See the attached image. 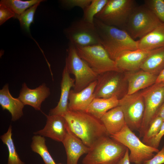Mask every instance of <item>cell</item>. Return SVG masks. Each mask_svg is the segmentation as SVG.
I'll use <instances>...</instances> for the list:
<instances>
[{
    "mask_svg": "<svg viewBox=\"0 0 164 164\" xmlns=\"http://www.w3.org/2000/svg\"><path fill=\"white\" fill-rule=\"evenodd\" d=\"M164 163V146L152 158L143 164H162Z\"/></svg>",
    "mask_w": 164,
    "mask_h": 164,
    "instance_id": "cell-35",
    "label": "cell"
},
{
    "mask_svg": "<svg viewBox=\"0 0 164 164\" xmlns=\"http://www.w3.org/2000/svg\"><path fill=\"white\" fill-rule=\"evenodd\" d=\"M163 122L161 118L155 116L151 122L143 137L142 142L146 144L154 138L159 133Z\"/></svg>",
    "mask_w": 164,
    "mask_h": 164,
    "instance_id": "cell-30",
    "label": "cell"
},
{
    "mask_svg": "<svg viewBox=\"0 0 164 164\" xmlns=\"http://www.w3.org/2000/svg\"><path fill=\"white\" fill-rule=\"evenodd\" d=\"M135 6L133 0H108L94 18L107 25L125 30L129 16Z\"/></svg>",
    "mask_w": 164,
    "mask_h": 164,
    "instance_id": "cell-7",
    "label": "cell"
},
{
    "mask_svg": "<svg viewBox=\"0 0 164 164\" xmlns=\"http://www.w3.org/2000/svg\"><path fill=\"white\" fill-rule=\"evenodd\" d=\"M164 68V46L151 50L140 70L158 76Z\"/></svg>",
    "mask_w": 164,
    "mask_h": 164,
    "instance_id": "cell-24",
    "label": "cell"
},
{
    "mask_svg": "<svg viewBox=\"0 0 164 164\" xmlns=\"http://www.w3.org/2000/svg\"><path fill=\"white\" fill-rule=\"evenodd\" d=\"M118 106L122 110L128 126L132 131H138L142 123L145 109L141 92L126 94L119 100Z\"/></svg>",
    "mask_w": 164,
    "mask_h": 164,
    "instance_id": "cell-11",
    "label": "cell"
},
{
    "mask_svg": "<svg viewBox=\"0 0 164 164\" xmlns=\"http://www.w3.org/2000/svg\"><path fill=\"white\" fill-rule=\"evenodd\" d=\"M109 136L130 150V161L135 164H143L152 158L154 153L159 151L158 149L147 145L141 141L127 125L120 132Z\"/></svg>",
    "mask_w": 164,
    "mask_h": 164,
    "instance_id": "cell-4",
    "label": "cell"
},
{
    "mask_svg": "<svg viewBox=\"0 0 164 164\" xmlns=\"http://www.w3.org/2000/svg\"><path fill=\"white\" fill-rule=\"evenodd\" d=\"M151 51L139 49L127 51L118 57L114 61L122 72L137 71L140 70L142 65Z\"/></svg>",
    "mask_w": 164,
    "mask_h": 164,
    "instance_id": "cell-14",
    "label": "cell"
},
{
    "mask_svg": "<svg viewBox=\"0 0 164 164\" xmlns=\"http://www.w3.org/2000/svg\"><path fill=\"white\" fill-rule=\"evenodd\" d=\"M155 116L161 118L164 121V101L158 110Z\"/></svg>",
    "mask_w": 164,
    "mask_h": 164,
    "instance_id": "cell-37",
    "label": "cell"
},
{
    "mask_svg": "<svg viewBox=\"0 0 164 164\" xmlns=\"http://www.w3.org/2000/svg\"><path fill=\"white\" fill-rule=\"evenodd\" d=\"M108 0H92L89 5L84 10L82 19L89 22L94 23L95 15L102 9Z\"/></svg>",
    "mask_w": 164,
    "mask_h": 164,
    "instance_id": "cell-28",
    "label": "cell"
},
{
    "mask_svg": "<svg viewBox=\"0 0 164 164\" xmlns=\"http://www.w3.org/2000/svg\"><path fill=\"white\" fill-rule=\"evenodd\" d=\"M62 142L66 152L67 164H78L80 157L91 149L70 131L68 126L67 134Z\"/></svg>",
    "mask_w": 164,
    "mask_h": 164,
    "instance_id": "cell-17",
    "label": "cell"
},
{
    "mask_svg": "<svg viewBox=\"0 0 164 164\" xmlns=\"http://www.w3.org/2000/svg\"><path fill=\"white\" fill-rule=\"evenodd\" d=\"M100 120L109 136L120 132L126 125L123 111L119 106L107 112Z\"/></svg>",
    "mask_w": 164,
    "mask_h": 164,
    "instance_id": "cell-21",
    "label": "cell"
},
{
    "mask_svg": "<svg viewBox=\"0 0 164 164\" xmlns=\"http://www.w3.org/2000/svg\"><path fill=\"white\" fill-rule=\"evenodd\" d=\"M164 84V68L158 75L155 83Z\"/></svg>",
    "mask_w": 164,
    "mask_h": 164,
    "instance_id": "cell-38",
    "label": "cell"
},
{
    "mask_svg": "<svg viewBox=\"0 0 164 164\" xmlns=\"http://www.w3.org/2000/svg\"><path fill=\"white\" fill-rule=\"evenodd\" d=\"M67 51L65 66L69 73L74 76L73 90L78 92L96 80L98 75L80 57L74 45L70 43Z\"/></svg>",
    "mask_w": 164,
    "mask_h": 164,
    "instance_id": "cell-5",
    "label": "cell"
},
{
    "mask_svg": "<svg viewBox=\"0 0 164 164\" xmlns=\"http://www.w3.org/2000/svg\"><path fill=\"white\" fill-rule=\"evenodd\" d=\"M40 3L31 6L20 15H15L14 18L19 21L21 26L28 33H30V27L34 21V15Z\"/></svg>",
    "mask_w": 164,
    "mask_h": 164,
    "instance_id": "cell-29",
    "label": "cell"
},
{
    "mask_svg": "<svg viewBox=\"0 0 164 164\" xmlns=\"http://www.w3.org/2000/svg\"><path fill=\"white\" fill-rule=\"evenodd\" d=\"M64 33L70 43L75 46L85 47L101 44L94 23L87 22L82 18L73 22L64 30Z\"/></svg>",
    "mask_w": 164,
    "mask_h": 164,
    "instance_id": "cell-10",
    "label": "cell"
},
{
    "mask_svg": "<svg viewBox=\"0 0 164 164\" xmlns=\"http://www.w3.org/2000/svg\"><path fill=\"white\" fill-rule=\"evenodd\" d=\"M164 135V121L160 130L157 135L146 144V145L158 149L162 137Z\"/></svg>",
    "mask_w": 164,
    "mask_h": 164,
    "instance_id": "cell-34",
    "label": "cell"
},
{
    "mask_svg": "<svg viewBox=\"0 0 164 164\" xmlns=\"http://www.w3.org/2000/svg\"><path fill=\"white\" fill-rule=\"evenodd\" d=\"M119 102V99L116 97L94 98L85 111L100 119L107 112L118 106Z\"/></svg>",
    "mask_w": 164,
    "mask_h": 164,
    "instance_id": "cell-23",
    "label": "cell"
},
{
    "mask_svg": "<svg viewBox=\"0 0 164 164\" xmlns=\"http://www.w3.org/2000/svg\"><path fill=\"white\" fill-rule=\"evenodd\" d=\"M74 79L72 78L65 66L62 74L60 84L61 94L60 100L56 106L51 109L49 115L63 116L69 111V97L71 89L74 85Z\"/></svg>",
    "mask_w": 164,
    "mask_h": 164,
    "instance_id": "cell-19",
    "label": "cell"
},
{
    "mask_svg": "<svg viewBox=\"0 0 164 164\" xmlns=\"http://www.w3.org/2000/svg\"><path fill=\"white\" fill-rule=\"evenodd\" d=\"M50 94V89L43 83L34 89L29 88L23 83L18 98L24 105H29L36 110H41L42 103Z\"/></svg>",
    "mask_w": 164,
    "mask_h": 164,
    "instance_id": "cell-15",
    "label": "cell"
},
{
    "mask_svg": "<svg viewBox=\"0 0 164 164\" xmlns=\"http://www.w3.org/2000/svg\"><path fill=\"white\" fill-rule=\"evenodd\" d=\"M128 150V149L127 148L124 156L117 164H130Z\"/></svg>",
    "mask_w": 164,
    "mask_h": 164,
    "instance_id": "cell-36",
    "label": "cell"
},
{
    "mask_svg": "<svg viewBox=\"0 0 164 164\" xmlns=\"http://www.w3.org/2000/svg\"><path fill=\"white\" fill-rule=\"evenodd\" d=\"M101 45L114 60L124 52L138 49L137 41L125 30L105 24L94 18V22Z\"/></svg>",
    "mask_w": 164,
    "mask_h": 164,
    "instance_id": "cell-2",
    "label": "cell"
},
{
    "mask_svg": "<svg viewBox=\"0 0 164 164\" xmlns=\"http://www.w3.org/2000/svg\"><path fill=\"white\" fill-rule=\"evenodd\" d=\"M137 42L138 49L146 51L164 47V24H161Z\"/></svg>",
    "mask_w": 164,
    "mask_h": 164,
    "instance_id": "cell-22",
    "label": "cell"
},
{
    "mask_svg": "<svg viewBox=\"0 0 164 164\" xmlns=\"http://www.w3.org/2000/svg\"><path fill=\"white\" fill-rule=\"evenodd\" d=\"M144 5L164 24V0H145Z\"/></svg>",
    "mask_w": 164,
    "mask_h": 164,
    "instance_id": "cell-31",
    "label": "cell"
},
{
    "mask_svg": "<svg viewBox=\"0 0 164 164\" xmlns=\"http://www.w3.org/2000/svg\"><path fill=\"white\" fill-rule=\"evenodd\" d=\"M61 164V163H58V164Z\"/></svg>",
    "mask_w": 164,
    "mask_h": 164,
    "instance_id": "cell-39",
    "label": "cell"
},
{
    "mask_svg": "<svg viewBox=\"0 0 164 164\" xmlns=\"http://www.w3.org/2000/svg\"><path fill=\"white\" fill-rule=\"evenodd\" d=\"M127 148L112 138L106 137L91 149L83 159V164H117L124 156Z\"/></svg>",
    "mask_w": 164,
    "mask_h": 164,
    "instance_id": "cell-3",
    "label": "cell"
},
{
    "mask_svg": "<svg viewBox=\"0 0 164 164\" xmlns=\"http://www.w3.org/2000/svg\"><path fill=\"white\" fill-rule=\"evenodd\" d=\"M45 115L47 118L45 127L43 129L34 132V134L62 142L68 130V125L65 118L61 115Z\"/></svg>",
    "mask_w": 164,
    "mask_h": 164,
    "instance_id": "cell-13",
    "label": "cell"
},
{
    "mask_svg": "<svg viewBox=\"0 0 164 164\" xmlns=\"http://www.w3.org/2000/svg\"><path fill=\"white\" fill-rule=\"evenodd\" d=\"M92 0H62L60 1L61 4L67 9L76 7L81 8L84 11L90 4Z\"/></svg>",
    "mask_w": 164,
    "mask_h": 164,
    "instance_id": "cell-32",
    "label": "cell"
},
{
    "mask_svg": "<svg viewBox=\"0 0 164 164\" xmlns=\"http://www.w3.org/2000/svg\"><path fill=\"white\" fill-rule=\"evenodd\" d=\"M30 147L33 152L39 154L45 164H56L48 151L44 137L35 135L32 138Z\"/></svg>",
    "mask_w": 164,
    "mask_h": 164,
    "instance_id": "cell-25",
    "label": "cell"
},
{
    "mask_svg": "<svg viewBox=\"0 0 164 164\" xmlns=\"http://www.w3.org/2000/svg\"><path fill=\"white\" fill-rule=\"evenodd\" d=\"M97 83L96 80L78 92L71 89L69 97V110L85 111L95 98L94 92Z\"/></svg>",
    "mask_w": 164,
    "mask_h": 164,
    "instance_id": "cell-18",
    "label": "cell"
},
{
    "mask_svg": "<svg viewBox=\"0 0 164 164\" xmlns=\"http://www.w3.org/2000/svg\"><path fill=\"white\" fill-rule=\"evenodd\" d=\"M15 13L8 7L0 4V25H2L12 17H14Z\"/></svg>",
    "mask_w": 164,
    "mask_h": 164,
    "instance_id": "cell-33",
    "label": "cell"
},
{
    "mask_svg": "<svg viewBox=\"0 0 164 164\" xmlns=\"http://www.w3.org/2000/svg\"><path fill=\"white\" fill-rule=\"evenodd\" d=\"M63 116L70 131L90 148L109 136L100 119L85 111H69Z\"/></svg>",
    "mask_w": 164,
    "mask_h": 164,
    "instance_id": "cell-1",
    "label": "cell"
},
{
    "mask_svg": "<svg viewBox=\"0 0 164 164\" xmlns=\"http://www.w3.org/2000/svg\"><path fill=\"white\" fill-rule=\"evenodd\" d=\"M44 0H1L0 4L8 7L12 10L15 15H20L27 9L38 3Z\"/></svg>",
    "mask_w": 164,
    "mask_h": 164,
    "instance_id": "cell-27",
    "label": "cell"
},
{
    "mask_svg": "<svg viewBox=\"0 0 164 164\" xmlns=\"http://www.w3.org/2000/svg\"><path fill=\"white\" fill-rule=\"evenodd\" d=\"M141 92L145 109L142 123L138 130L140 137H143L164 101V84L155 83Z\"/></svg>",
    "mask_w": 164,
    "mask_h": 164,
    "instance_id": "cell-12",
    "label": "cell"
},
{
    "mask_svg": "<svg viewBox=\"0 0 164 164\" xmlns=\"http://www.w3.org/2000/svg\"><path fill=\"white\" fill-rule=\"evenodd\" d=\"M3 143L7 146L9 152L8 164H25L17 154L12 138V126L10 125L7 132L0 136Z\"/></svg>",
    "mask_w": 164,
    "mask_h": 164,
    "instance_id": "cell-26",
    "label": "cell"
},
{
    "mask_svg": "<svg viewBox=\"0 0 164 164\" xmlns=\"http://www.w3.org/2000/svg\"><path fill=\"white\" fill-rule=\"evenodd\" d=\"M0 104L3 110H6L10 113L12 121H17L23 115V109L25 105L19 98H15L12 96L8 84L0 90Z\"/></svg>",
    "mask_w": 164,
    "mask_h": 164,
    "instance_id": "cell-20",
    "label": "cell"
},
{
    "mask_svg": "<svg viewBox=\"0 0 164 164\" xmlns=\"http://www.w3.org/2000/svg\"><path fill=\"white\" fill-rule=\"evenodd\" d=\"M162 23L144 4L136 6L131 13L125 30L133 39L143 37Z\"/></svg>",
    "mask_w": 164,
    "mask_h": 164,
    "instance_id": "cell-6",
    "label": "cell"
},
{
    "mask_svg": "<svg viewBox=\"0 0 164 164\" xmlns=\"http://www.w3.org/2000/svg\"><path fill=\"white\" fill-rule=\"evenodd\" d=\"M125 78L128 82L127 94H131L147 88L155 83L158 76L140 70L127 72Z\"/></svg>",
    "mask_w": 164,
    "mask_h": 164,
    "instance_id": "cell-16",
    "label": "cell"
},
{
    "mask_svg": "<svg viewBox=\"0 0 164 164\" xmlns=\"http://www.w3.org/2000/svg\"><path fill=\"white\" fill-rule=\"evenodd\" d=\"M75 47L80 57L98 75L109 71L123 73L101 44Z\"/></svg>",
    "mask_w": 164,
    "mask_h": 164,
    "instance_id": "cell-8",
    "label": "cell"
},
{
    "mask_svg": "<svg viewBox=\"0 0 164 164\" xmlns=\"http://www.w3.org/2000/svg\"><path fill=\"white\" fill-rule=\"evenodd\" d=\"M122 72L108 71L98 75L94 90L95 98H109L116 97L119 100L125 94V82Z\"/></svg>",
    "mask_w": 164,
    "mask_h": 164,
    "instance_id": "cell-9",
    "label": "cell"
}]
</instances>
